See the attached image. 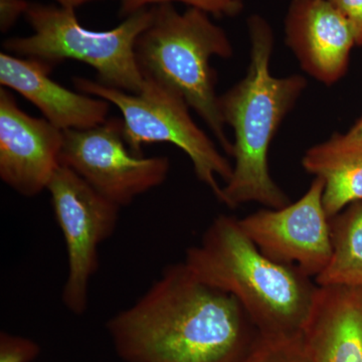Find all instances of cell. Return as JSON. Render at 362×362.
<instances>
[{
  "label": "cell",
  "instance_id": "13",
  "mask_svg": "<svg viewBox=\"0 0 362 362\" xmlns=\"http://www.w3.org/2000/svg\"><path fill=\"white\" fill-rule=\"evenodd\" d=\"M303 335L313 362H362V288L319 286Z\"/></svg>",
  "mask_w": 362,
  "mask_h": 362
},
{
  "label": "cell",
  "instance_id": "1",
  "mask_svg": "<svg viewBox=\"0 0 362 362\" xmlns=\"http://www.w3.org/2000/svg\"><path fill=\"white\" fill-rule=\"evenodd\" d=\"M123 362H240L259 335L233 295L182 263L164 268L134 304L107 322Z\"/></svg>",
  "mask_w": 362,
  "mask_h": 362
},
{
  "label": "cell",
  "instance_id": "7",
  "mask_svg": "<svg viewBox=\"0 0 362 362\" xmlns=\"http://www.w3.org/2000/svg\"><path fill=\"white\" fill-rule=\"evenodd\" d=\"M47 190L68 258L62 301L71 313L83 315L89 304L90 280L99 268V247L115 232L121 207L64 165L57 169Z\"/></svg>",
  "mask_w": 362,
  "mask_h": 362
},
{
  "label": "cell",
  "instance_id": "12",
  "mask_svg": "<svg viewBox=\"0 0 362 362\" xmlns=\"http://www.w3.org/2000/svg\"><path fill=\"white\" fill-rule=\"evenodd\" d=\"M52 69L37 59L1 52L0 84L25 98L63 131L89 129L108 119V101L66 89L49 78Z\"/></svg>",
  "mask_w": 362,
  "mask_h": 362
},
{
  "label": "cell",
  "instance_id": "17",
  "mask_svg": "<svg viewBox=\"0 0 362 362\" xmlns=\"http://www.w3.org/2000/svg\"><path fill=\"white\" fill-rule=\"evenodd\" d=\"M173 2L201 9L216 18H235L242 13L245 6V0H120L119 13L126 18L142 9Z\"/></svg>",
  "mask_w": 362,
  "mask_h": 362
},
{
  "label": "cell",
  "instance_id": "9",
  "mask_svg": "<svg viewBox=\"0 0 362 362\" xmlns=\"http://www.w3.org/2000/svg\"><path fill=\"white\" fill-rule=\"evenodd\" d=\"M324 181L315 177L303 197L281 209L239 218L243 230L273 261L297 267L315 279L332 254L330 220L323 204Z\"/></svg>",
  "mask_w": 362,
  "mask_h": 362
},
{
  "label": "cell",
  "instance_id": "8",
  "mask_svg": "<svg viewBox=\"0 0 362 362\" xmlns=\"http://www.w3.org/2000/svg\"><path fill=\"white\" fill-rule=\"evenodd\" d=\"M123 119L109 118L85 130H65L59 163L120 207L161 185L168 157L134 156L124 139Z\"/></svg>",
  "mask_w": 362,
  "mask_h": 362
},
{
  "label": "cell",
  "instance_id": "4",
  "mask_svg": "<svg viewBox=\"0 0 362 362\" xmlns=\"http://www.w3.org/2000/svg\"><path fill=\"white\" fill-rule=\"evenodd\" d=\"M151 23L139 35L135 57L143 78L175 90L206 124L223 151L232 156L233 142L221 118L214 57L232 58V42L223 28L201 9L180 13L173 4L152 6Z\"/></svg>",
  "mask_w": 362,
  "mask_h": 362
},
{
  "label": "cell",
  "instance_id": "2",
  "mask_svg": "<svg viewBox=\"0 0 362 362\" xmlns=\"http://www.w3.org/2000/svg\"><path fill=\"white\" fill-rule=\"evenodd\" d=\"M251 61L246 76L220 96L221 118L233 128V173L218 201L235 209L257 202L281 209L291 202L272 178L269 151L281 124L306 89L301 75L278 78L271 73L274 32L259 14L247 20Z\"/></svg>",
  "mask_w": 362,
  "mask_h": 362
},
{
  "label": "cell",
  "instance_id": "20",
  "mask_svg": "<svg viewBox=\"0 0 362 362\" xmlns=\"http://www.w3.org/2000/svg\"><path fill=\"white\" fill-rule=\"evenodd\" d=\"M30 2L28 0H0V30L7 33L21 16H25Z\"/></svg>",
  "mask_w": 362,
  "mask_h": 362
},
{
  "label": "cell",
  "instance_id": "10",
  "mask_svg": "<svg viewBox=\"0 0 362 362\" xmlns=\"http://www.w3.org/2000/svg\"><path fill=\"white\" fill-rule=\"evenodd\" d=\"M63 130L21 110L6 88L0 89V178L26 197L47 190L59 168Z\"/></svg>",
  "mask_w": 362,
  "mask_h": 362
},
{
  "label": "cell",
  "instance_id": "11",
  "mask_svg": "<svg viewBox=\"0 0 362 362\" xmlns=\"http://www.w3.org/2000/svg\"><path fill=\"white\" fill-rule=\"evenodd\" d=\"M285 40L301 68L326 86L344 77L356 45L349 21L328 0H292Z\"/></svg>",
  "mask_w": 362,
  "mask_h": 362
},
{
  "label": "cell",
  "instance_id": "6",
  "mask_svg": "<svg viewBox=\"0 0 362 362\" xmlns=\"http://www.w3.org/2000/svg\"><path fill=\"white\" fill-rule=\"evenodd\" d=\"M73 83L81 93L106 100L120 110L124 139L134 156H143L145 145L161 142L175 145L192 162L197 177L220 199L223 187L218 178L228 182L233 164L195 124L189 106L180 94L147 78L138 94L86 78H74Z\"/></svg>",
  "mask_w": 362,
  "mask_h": 362
},
{
  "label": "cell",
  "instance_id": "14",
  "mask_svg": "<svg viewBox=\"0 0 362 362\" xmlns=\"http://www.w3.org/2000/svg\"><path fill=\"white\" fill-rule=\"evenodd\" d=\"M302 165L322 178L324 209L329 220L350 204L362 202V145L349 144L333 135L307 150Z\"/></svg>",
  "mask_w": 362,
  "mask_h": 362
},
{
  "label": "cell",
  "instance_id": "22",
  "mask_svg": "<svg viewBox=\"0 0 362 362\" xmlns=\"http://www.w3.org/2000/svg\"><path fill=\"white\" fill-rule=\"evenodd\" d=\"M59 6L70 7V8H78V7L89 4V2L98 1V0H56Z\"/></svg>",
  "mask_w": 362,
  "mask_h": 362
},
{
  "label": "cell",
  "instance_id": "19",
  "mask_svg": "<svg viewBox=\"0 0 362 362\" xmlns=\"http://www.w3.org/2000/svg\"><path fill=\"white\" fill-rule=\"evenodd\" d=\"M349 21L356 45L362 47V0H328Z\"/></svg>",
  "mask_w": 362,
  "mask_h": 362
},
{
  "label": "cell",
  "instance_id": "21",
  "mask_svg": "<svg viewBox=\"0 0 362 362\" xmlns=\"http://www.w3.org/2000/svg\"><path fill=\"white\" fill-rule=\"evenodd\" d=\"M339 135L340 139L352 145H362V116L356 123L344 134Z\"/></svg>",
  "mask_w": 362,
  "mask_h": 362
},
{
  "label": "cell",
  "instance_id": "18",
  "mask_svg": "<svg viewBox=\"0 0 362 362\" xmlns=\"http://www.w3.org/2000/svg\"><path fill=\"white\" fill-rule=\"evenodd\" d=\"M40 354V345L30 338L0 333V362H33Z\"/></svg>",
  "mask_w": 362,
  "mask_h": 362
},
{
  "label": "cell",
  "instance_id": "15",
  "mask_svg": "<svg viewBox=\"0 0 362 362\" xmlns=\"http://www.w3.org/2000/svg\"><path fill=\"white\" fill-rule=\"evenodd\" d=\"M332 254L314 280L320 287L362 288V202L330 220Z\"/></svg>",
  "mask_w": 362,
  "mask_h": 362
},
{
  "label": "cell",
  "instance_id": "16",
  "mask_svg": "<svg viewBox=\"0 0 362 362\" xmlns=\"http://www.w3.org/2000/svg\"><path fill=\"white\" fill-rule=\"evenodd\" d=\"M240 362H313L303 332L297 334L259 333Z\"/></svg>",
  "mask_w": 362,
  "mask_h": 362
},
{
  "label": "cell",
  "instance_id": "5",
  "mask_svg": "<svg viewBox=\"0 0 362 362\" xmlns=\"http://www.w3.org/2000/svg\"><path fill=\"white\" fill-rule=\"evenodd\" d=\"M75 11L59 4H30L25 16L33 35L4 40V49L52 68L66 59H76L97 71L100 84L138 94L144 78L136 62L135 45L151 23L152 7L128 16L108 30L84 28Z\"/></svg>",
  "mask_w": 362,
  "mask_h": 362
},
{
  "label": "cell",
  "instance_id": "3",
  "mask_svg": "<svg viewBox=\"0 0 362 362\" xmlns=\"http://www.w3.org/2000/svg\"><path fill=\"white\" fill-rule=\"evenodd\" d=\"M183 262L204 283L233 295L259 333L303 332L319 286L297 267L265 256L239 218L226 214L214 218Z\"/></svg>",
  "mask_w": 362,
  "mask_h": 362
}]
</instances>
